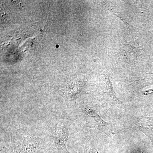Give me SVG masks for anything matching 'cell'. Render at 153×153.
<instances>
[{
	"label": "cell",
	"instance_id": "7a4b0ae2",
	"mask_svg": "<svg viewBox=\"0 0 153 153\" xmlns=\"http://www.w3.org/2000/svg\"><path fill=\"white\" fill-rule=\"evenodd\" d=\"M68 136V128L64 126L56 128L53 132V139L55 145L57 147L67 153H69L67 148Z\"/></svg>",
	"mask_w": 153,
	"mask_h": 153
},
{
	"label": "cell",
	"instance_id": "8992f818",
	"mask_svg": "<svg viewBox=\"0 0 153 153\" xmlns=\"http://www.w3.org/2000/svg\"><path fill=\"white\" fill-rule=\"evenodd\" d=\"M104 93L112 101L121 103L120 100L117 98L114 90L112 83L110 80L109 76H106L105 79Z\"/></svg>",
	"mask_w": 153,
	"mask_h": 153
},
{
	"label": "cell",
	"instance_id": "9c48e42d",
	"mask_svg": "<svg viewBox=\"0 0 153 153\" xmlns=\"http://www.w3.org/2000/svg\"><path fill=\"white\" fill-rule=\"evenodd\" d=\"M153 93V89H150V90H148L145 91H143L142 93L144 95H147V94H151Z\"/></svg>",
	"mask_w": 153,
	"mask_h": 153
},
{
	"label": "cell",
	"instance_id": "52a82bcc",
	"mask_svg": "<svg viewBox=\"0 0 153 153\" xmlns=\"http://www.w3.org/2000/svg\"><path fill=\"white\" fill-rule=\"evenodd\" d=\"M121 52L128 58L135 59L138 57L139 54V50L129 44H125L121 48Z\"/></svg>",
	"mask_w": 153,
	"mask_h": 153
},
{
	"label": "cell",
	"instance_id": "3957f363",
	"mask_svg": "<svg viewBox=\"0 0 153 153\" xmlns=\"http://www.w3.org/2000/svg\"><path fill=\"white\" fill-rule=\"evenodd\" d=\"M137 126L141 131L149 138L153 144V117H142L138 120Z\"/></svg>",
	"mask_w": 153,
	"mask_h": 153
},
{
	"label": "cell",
	"instance_id": "5b68a950",
	"mask_svg": "<svg viewBox=\"0 0 153 153\" xmlns=\"http://www.w3.org/2000/svg\"><path fill=\"white\" fill-rule=\"evenodd\" d=\"M61 90V93L63 94L64 97L68 100H73L80 93L81 90V85L76 83L69 84L64 86Z\"/></svg>",
	"mask_w": 153,
	"mask_h": 153
},
{
	"label": "cell",
	"instance_id": "277c9868",
	"mask_svg": "<svg viewBox=\"0 0 153 153\" xmlns=\"http://www.w3.org/2000/svg\"><path fill=\"white\" fill-rule=\"evenodd\" d=\"M36 139L30 136L24 137L23 142L21 143L20 153H35L37 148Z\"/></svg>",
	"mask_w": 153,
	"mask_h": 153
},
{
	"label": "cell",
	"instance_id": "ba28073f",
	"mask_svg": "<svg viewBox=\"0 0 153 153\" xmlns=\"http://www.w3.org/2000/svg\"><path fill=\"white\" fill-rule=\"evenodd\" d=\"M88 153H99L98 152V151L94 147L91 148L89 151H88Z\"/></svg>",
	"mask_w": 153,
	"mask_h": 153
},
{
	"label": "cell",
	"instance_id": "6da1fadb",
	"mask_svg": "<svg viewBox=\"0 0 153 153\" xmlns=\"http://www.w3.org/2000/svg\"><path fill=\"white\" fill-rule=\"evenodd\" d=\"M82 113L88 124L93 126L108 136L112 134V129L109 123L103 120L96 111L87 105L82 108Z\"/></svg>",
	"mask_w": 153,
	"mask_h": 153
}]
</instances>
